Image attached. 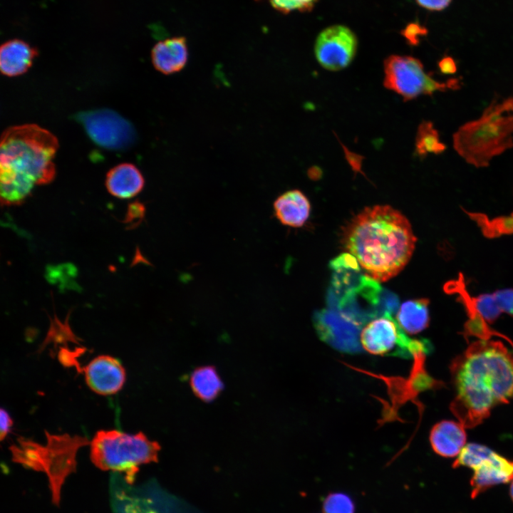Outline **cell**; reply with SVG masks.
Here are the masks:
<instances>
[{
	"label": "cell",
	"instance_id": "cell-1",
	"mask_svg": "<svg viewBox=\"0 0 513 513\" xmlns=\"http://www.w3.org/2000/svg\"><path fill=\"white\" fill-rule=\"evenodd\" d=\"M455 396L450 410L465 428L483 422L513 398V353L499 341L480 339L451 362Z\"/></svg>",
	"mask_w": 513,
	"mask_h": 513
},
{
	"label": "cell",
	"instance_id": "cell-2",
	"mask_svg": "<svg viewBox=\"0 0 513 513\" xmlns=\"http://www.w3.org/2000/svg\"><path fill=\"white\" fill-rule=\"evenodd\" d=\"M416 241L406 217L389 205L364 208L342 229L343 247L357 259L365 276L377 282L403 269Z\"/></svg>",
	"mask_w": 513,
	"mask_h": 513
},
{
	"label": "cell",
	"instance_id": "cell-3",
	"mask_svg": "<svg viewBox=\"0 0 513 513\" xmlns=\"http://www.w3.org/2000/svg\"><path fill=\"white\" fill-rule=\"evenodd\" d=\"M58 148L56 137L36 124L7 128L0 143L1 204H21L35 185L51 182Z\"/></svg>",
	"mask_w": 513,
	"mask_h": 513
},
{
	"label": "cell",
	"instance_id": "cell-4",
	"mask_svg": "<svg viewBox=\"0 0 513 513\" xmlns=\"http://www.w3.org/2000/svg\"><path fill=\"white\" fill-rule=\"evenodd\" d=\"M456 152L468 164L487 167L513 147V95H496L481 115L462 125L452 135Z\"/></svg>",
	"mask_w": 513,
	"mask_h": 513
},
{
	"label": "cell",
	"instance_id": "cell-5",
	"mask_svg": "<svg viewBox=\"0 0 513 513\" xmlns=\"http://www.w3.org/2000/svg\"><path fill=\"white\" fill-rule=\"evenodd\" d=\"M46 436L45 445L29 438L19 437L10 450L14 461L48 475L53 502L58 503L63 481L76 469V453L79 448L88 444V440L78 435H56L47 431Z\"/></svg>",
	"mask_w": 513,
	"mask_h": 513
},
{
	"label": "cell",
	"instance_id": "cell-6",
	"mask_svg": "<svg viewBox=\"0 0 513 513\" xmlns=\"http://www.w3.org/2000/svg\"><path fill=\"white\" fill-rule=\"evenodd\" d=\"M159 444L144 433L99 430L90 442V459L102 470L123 473L132 483L140 465L157 461Z\"/></svg>",
	"mask_w": 513,
	"mask_h": 513
},
{
	"label": "cell",
	"instance_id": "cell-7",
	"mask_svg": "<svg viewBox=\"0 0 513 513\" xmlns=\"http://www.w3.org/2000/svg\"><path fill=\"white\" fill-rule=\"evenodd\" d=\"M383 86L403 97L404 101L420 95H431L437 91L455 90L461 88L462 78L437 81L425 71L423 63L410 56L391 55L383 62Z\"/></svg>",
	"mask_w": 513,
	"mask_h": 513
},
{
	"label": "cell",
	"instance_id": "cell-8",
	"mask_svg": "<svg viewBox=\"0 0 513 513\" xmlns=\"http://www.w3.org/2000/svg\"><path fill=\"white\" fill-rule=\"evenodd\" d=\"M427 353L425 350L414 352L413 367L407 378L375 374L345 363L351 369L383 380L386 385L389 401L383 405L382 418L380 420L381 425L393 420L402 421L398 417V410L408 401L416 404L420 411L423 410L421 403L417 400L418 394L422 391L440 387V382L432 378L425 370Z\"/></svg>",
	"mask_w": 513,
	"mask_h": 513
},
{
	"label": "cell",
	"instance_id": "cell-9",
	"mask_svg": "<svg viewBox=\"0 0 513 513\" xmlns=\"http://www.w3.org/2000/svg\"><path fill=\"white\" fill-rule=\"evenodd\" d=\"M460 466L473 470L470 480L473 499L494 485L513 480V460L481 444L468 443L463 447L452 465Z\"/></svg>",
	"mask_w": 513,
	"mask_h": 513
},
{
	"label": "cell",
	"instance_id": "cell-10",
	"mask_svg": "<svg viewBox=\"0 0 513 513\" xmlns=\"http://www.w3.org/2000/svg\"><path fill=\"white\" fill-rule=\"evenodd\" d=\"M360 342L363 348L376 356L413 358L419 350L428 351L427 342L409 338L393 318L380 317L370 321L361 330Z\"/></svg>",
	"mask_w": 513,
	"mask_h": 513
},
{
	"label": "cell",
	"instance_id": "cell-11",
	"mask_svg": "<svg viewBox=\"0 0 513 513\" xmlns=\"http://www.w3.org/2000/svg\"><path fill=\"white\" fill-rule=\"evenodd\" d=\"M75 119L98 146L112 150L130 147L136 138L132 124L115 111L101 108L81 112Z\"/></svg>",
	"mask_w": 513,
	"mask_h": 513
},
{
	"label": "cell",
	"instance_id": "cell-12",
	"mask_svg": "<svg viewBox=\"0 0 513 513\" xmlns=\"http://www.w3.org/2000/svg\"><path fill=\"white\" fill-rule=\"evenodd\" d=\"M314 325L319 338L336 350L350 354L363 352L360 342L363 325L339 310L315 314Z\"/></svg>",
	"mask_w": 513,
	"mask_h": 513
},
{
	"label": "cell",
	"instance_id": "cell-13",
	"mask_svg": "<svg viewBox=\"0 0 513 513\" xmlns=\"http://www.w3.org/2000/svg\"><path fill=\"white\" fill-rule=\"evenodd\" d=\"M358 48L354 32L344 25H332L318 35L314 53L319 64L326 70L338 71L353 61Z\"/></svg>",
	"mask_w": 513,
	"mask_h": 513
},
{
	"label": "cell",
	"instance_id": "cell-14",
	"mask_svg": "<svg viewBox=\"0 0 513 513\" xmlns=\"http://www.w3.org/2000/svg\"><path fill=\"white\" fill-rule=\"evenodd\" d=\"M78 369L83 373L88 388L102 395L118 393L126 379L125 370L121 362L108 355L98 356Z\"/></svg>",
	"mask_w": 513,
	"mask_h": 513
},
{
	"label": "cell",
	"instance_id": "cell-15",
	"mask_svg": "<svg viewBox=\"0 0 513 513\" xmlns=\"http://www.w3.org/2000/svg\"><path fill=\"white\" fill-rule=\"evenodd\" d=\"M187 41L182 36H174L158 41L151 51V60L155 68L169 75L180 72L187 63Z\"/></svg>",
	"mask_w": 513,
	"mask_h": 513
},
{
	"label": "cell",
	"instance_id": "cell-16",
	"mask_svg": "<svg viewBox=\"0 0 513 513\" xmlns=\"http://www.w3.org/2000/svg\"><path fill=\"white\" fill-rule=\"evenodd\" d=\"M429 440L437 455L445 457L458 456L466 445L465 428L459 421L442 420L432 428Z\"/></svg>",
	"mask_w": 513,
	"mask_h": 513
},
{
	"label": "cell",
	"instance_id": "cell-17",
	"mask_svg": "<svg viewBox=\"0 0 513 513\" xmlns=\"http://www.w3.org/2000/svg\"><path fill=\"white\" fill-rule=\"evenodd\" d=\"M37 55V50L24 41H7L0 48L1 72L9 77L22 75L31 66Z\"/></svg>",
	"mask_w": 513,
	"mask_h": 513
},
{
	"label": "cell",
	"instance_id": "cell-18",
	"mask_svg": "<svg viewBox=\"0 0 513 513\" xmlns=\"http://www.w3.org/2000/svg\"><path fill=\"white\" fill-rule=\"evenodd\" d=\"M145 180L140 171L131 163H122L110 169L105 178L108 192L120 199H130L143 189Z\"/></svg>",
	"mask_w": 513,
	"mask_h": 513
},
{
	"label": "cell",
	"instance_id": "cell-19",
	"mask_svg": "<svg viewBox=\"0 0 513 513\" xmlns=\"http://www.w3.org/2000/svg\"><path fill=\"white\" fill-rule=\"evenodd\" d=\"M274 214L284 225L302 227L309 218L311 204L305 195L299 190H289L279 196L274 202Z\"/></svg>",
	"mask_w": 513,
	"mask_h": 513
},
{
	"label": "cell",
	"instance_id": "cell-20",
	"mask_svg": "<svg viewBox=\"0 0 513 513\" xmlns=\"http://www.w3.org/2000/svg\"><path fill=\"white\" fill-rule=\"evenodd\" d=\"M428 299H412L404 302L396 315L401 328L409 334L418 333L428 328L430 315Z\"/></svg>",
	"mask_w": 513,
	"mask_h": 513
},
{
	"label": "cell",
	"instance_id": "cell-21",
	"mask_svg": "<svg viewBox=\"0 0 513 513\" xmlns=\"http://www.w3.org/2000/svg\"><path fill=\"white\" fill-rule=\"evenodd\" d=\"M190 385L193 393L205 402L214 400L224 387L216 368L212 366L195 369L190 376Z\"/></svg>",
	"mask_w": 513,
	"mask_h": 513
},
{
	"label": "cell",
	"instance_id": "cell-22",
	"mask_svg": "<svg viewBox=\"0 0 513 513\" xmlns=\"http://www.w3.org/2000/svg\"><path fill=\"white\" fill-rule=\"evenodd\" d=\"M446 148L433 123L423 120L419 125L416 133L415 151L417 156L423 159L429 154H441Z\"/></svg>",
	"mask_w": 513,
	"mask_h": 513
},
{
	"label": "cell",
	"instance_id": "cell-23",
	"mask_svg": "<svg viewBox=\"0 0 513 513\" xmlns=\"http://www.w3.org/2000/svg\"><path fill=\"white\" fill-rule=\"evenodd\" d=\"M459 279V281H450L449 284H446L445 290L446 291H451L452 293H458L460 298L462 294L467 291L464 287V284L462 280V278L460 277ZM462 333L466 338L470 336H475L480 339H489L492 336H496L503 338L507 341L509 344L513 345V343L508 337L492 329L485 321L479 322L467 321L464 326V331Z\"/></svg>",
	"mask_w": 513,
	"mask_h": 513
},
{
	"label": "cell",
	"instance_id": "cell-24",
	"mask_svg": "<svg viewBox=\"0 0 513 513\" xmlns=\"http://www.w3.org/2000/svg\"><path fill=\"white\" fill-rule=\"evenodd\" d=\"M481 227L484 234L488 237H495L501 234L513 233V213L507 217H500L489 220L482 214L469 213Z\"/></svg>",
	"mask_w": 513,
	"mask_h": 513
},
{
	"label": "cell",
	"instance_id": "cell-25",
	"mask_svg": "<svg viewBox=\"0 0 513 513\" xmlns=\"http://www.w3.org/2000/svg\"><path fill=\"white\" fill-rule=\"evenodd\" d=\"M262 1V0H256ZM276 11L286 14L311 11L319 0H266Z\"/></svg>",
	"mask_w": 513,
	"mask_h": 513
},
{
	"label": "cell",
	"instance_id": "cell-26",
	"mask_svg": "<svg viewBox=\"0 0 513 513\" xmlns=\"http://www.w3.org/2000/svg\"><path fill=\"white\" fill-rule=\"evenodd\" d=\"M324 513H353L354 507L351 499L343 494L328 495L323 504Z\"/></svg>",
	"mask_w": 513,
	"mask_h": 513
},
{
	"label": "cell",
	"instance_id": "cell-27",
	"mask_svg": "<svg viewBox=\"0 0 513 513\" xmlns=\"http://www.w3.org/2000/svg\"><path fill=\"white\" fill-rule=\"evenodd\" d=\"M427 33V28L418 23H410L401 31L402 36L410 46H417L420 42V37Z\"/></svg>",
	"mask_w": 513,
	"mask_h": 513
},
{
	"label": "cell",
	"instance_id": "cell-28",
	"mask_svg": "<svg viewBox=\"0 0 513 513\" xmlns=\"http://www.w3.org/2000/svg\"><path fill=\"white\" fill-rule=\"evenodd\" d=\"M493 294L502 312L513 316V289H501Z\"/></svg>",
	"mask_w": 513,
	"mask_h": 513
},
{
	"label": "cell",
	"instance_id": "cell-29",
	"mask_svg": "<svg viewBox=\"0 0 513 513\" xmlns=\"http://www.w3.org/2000/svg\"><path fill=\"white\" fill-rule=\"evenodd\" d=\"M341 145L343 147L346 159L348 161L350 166L351 167L353 171L355 172V174H356L357 172H360L364 175V173L362 172V170H361L362 161H363L364 157L361 155H358V154H356V153H354V152L350 151L341 142Z\"/></svg>",
	"mask_w": 513,
	"mask_h": 513
},
{
	"label": "cell",
	"instance_id": "cell-30",
	"mask_svg": "<svg viewBox=\"0 0 513 513\" xmlns=\"http://www.w3.org/2000/svg\"><path fill=\"white\" fill-rule=\"evenodd\" d=\"M421 7L432 11H439L446 9L452 0H415Z\"/></svg>",
	"mask_w": 513,
	"mask_h": 513
},
{
	"label": "cell",
	"instance_id": "cell-31",
	"mask_svg": "<svg viewBox=\"0 0 513 513\" xmlns=\"http://www.w3.org/2000/svg\"><path fill=\"white\" fill-rule=\"evenodd\" d=\"M0 413V439L1 440H3L11 432V429L13 425V420L9 413L4 408H1Z\"/></svg>",
	"mask_w": 513,
	"mask_h": 513
},
{
	"label": "cell",
	"instance_id": "cell-32",
	"mask_svg": "<svg viewBox=\"0 0 513 513\" xmlns=\"http://www.w3.org/2000/svg\"><path fill=\"white\" fill-rule=\"evenodd\" d=\"M440 71L443 74H454L457 72L455 61L449 56L442 57L437 63Z\"/></svg>",
	"mask_w": 513,
	"mask_h": 513
},
{
	"label": "cell",
	"instance_id": "cell-33",
	"mask_svg": "<svg viewBox=\"0 0 513 513\" xmlns=\"http://www.w3.org/2000/svg\"><path fill=\"white\" fill-rule=\"evenodd\" d=\"M321 170L316 166H313L308 170L309 177L313 180L318 179L321 176Z\"/></svg>",
	"mask_w": 513,
	"mask_h": 513
},
{
	"label": "cell",
	"instance_id": "cell-34",
	"mask_svg": "<svg viewBox=\"0 0 513 513\" xmlns=\"http://www.w3.org/2000/svg\"><path fill=\"white\" fill-rule=\"evenodd\" d=\"M510 482H511V484L509 487V494H510V497L513 501V480Z\"/></svg>",
	"mask_w": 513,
	"mask_h": 513
}]
</instances>
